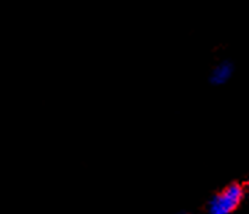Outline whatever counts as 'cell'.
<instances>
[{
  "instance_id": "2",
  "label": "cell",
  "mask_w": 249,
  "mask_h": 214,
  "mask_svg": "<svg viewBox=\"0 0 249 214\" xmlns=\"http://www.w3.org/2000/svg\"><path fill=\"white\" fill-rule=\"evenodd\" d=\"M232 73H234V65H232V62L223 61V62H220L217 67L213 69L210 76L211 83H214V85H224L225 82L230 80V78L232 76Z\"/></svg>"
},
{
  "instance_id": "3",
  "label": "cell",
  "mask_w": 249,
  "mask_h": 214,
  "mask_svg": "<svg viewBox=\"0 0 249 214\" xmlns=\"http://www.w3.org/2000/svg\"><path fill=\"white\" fill-rule=\"evenodd\" d=\"M182 214H186V213H182Z\"/></svg>"
},
{
  "instance_id": "1",
  "label": "cell",
  "mask_w": 249,
  "mask_h": 214,
  "mask_svg": "<svg viewBox=\"0 0 249 214\" xmlns=\"http://www.w3.org/2000/svg\"><path fill=\"white\" fill-rule=\"evenodd\" d=\"M245 189L241 183H231L211 197L207 204L209 214H232L244 199Z\"/></svg>"
}]
</instances>
